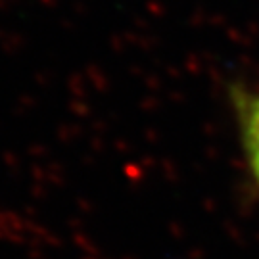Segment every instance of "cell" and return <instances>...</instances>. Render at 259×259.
<instances>
[{"mask_svg": "<svg viewBox=\"0 0 259 259\" xmlns=\"http://www.w3.org/2000/svg\"><path fill=\"white\" fill-rule=\"evenodd\" d=\"M229 102L238 125L246 163L259 188V89L232 84L229 89Z\"/></svg>", "mask_w": 259, "mask_h": 259, "instance_id": "1", "label": "cell"}]
</instances>
